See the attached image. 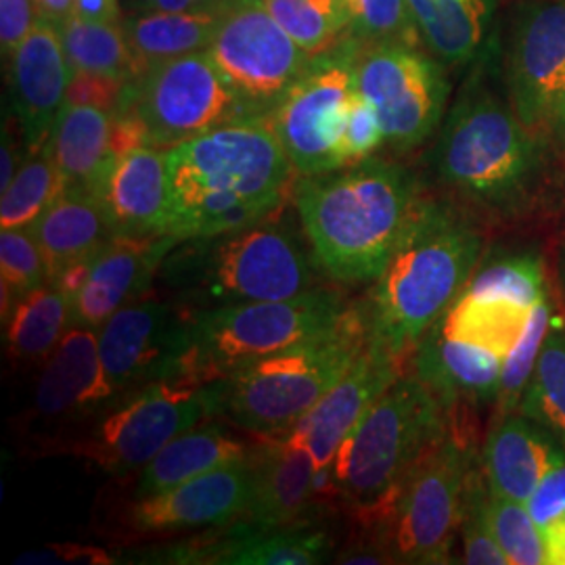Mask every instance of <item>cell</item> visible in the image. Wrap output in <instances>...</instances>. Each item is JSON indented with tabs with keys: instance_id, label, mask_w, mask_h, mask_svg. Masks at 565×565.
I'll use <instances>...</instances> for the list:
<instances>
[{
	"instance_id": "cell-1",
	"label": "cell",
	"mask_w": 565,
	"mask_h": 565,
	"mask_svg": "<svg viewBox=\"0 0 565 565\" xmlns=\"http://www.w3.org/2000/svg\"><path fill=\"white\" fill-rule=\"evenodd\" d=\"M170 237L258 223L287 202L296 168L264 118L233 121L166 151Z\"/></svg>"
},
{
	"instance_id": "cell-2",
	"label": "cell",
	"mask_w": 565,
	"mask_h": 565,
	"mask_svg": "<svg viewBox=\"0 0 565 565\" xmlns=\"http://www.w3.org/2000/svg\"><path fill=\"white\" fill-rule=\"evenodd\" d=\"M422 198L411 170L377 158L302 177L294 189L312 256L340 285L380 279Z\"/></svg>"
},
{
	"instance_id": "cell-3",
	"label": "cell",
	"mask_w": 565,
	"mask_h": 565,
	"mask_svg": "<svg viewBox=\"0 0 565 565\" xmlns=\"http://www.w3.org/2000/svg\"><path fill=\"white\" fill-rule=\"evenodd\" d=\"M473 70L446 116L431 151L436 177L457 198L492 218L527 214L546 181L545 139L520 120L511 99Z\"/></svg>"
},
{
	"instance_id": "cell-4",
	"label": "cell",
	"mask_w": 565,
	"mask_h": 565,
	"mask_svg": "<svg viewBox=\"0 0 565 565\" xmlns=\"http://www.w3.org/2000/svg\"><path fill=\"white\" fill-rule=\"evenodd\" d=\"M480 226L459 205L424 195L394 256L369 294L371 340L408 359L476 273Z\"/></svg>"
},
{
	"instance_id": "cell-5",
	"label": "cell",
	"mask_w": 565,
	"mask_h": 565,
	"mask_svg": "<svg viewBox=\"0 0 565 565\" xmlns=\"http://www.w3.org/2000/svg\"><path fill=\"white\" fill-rule=\"evenodd\" d=\"M266 216L218 235L179 242L163 258V296L193 315L291 300L321 289L323 270L291 226Z\"/></svg>"
},
{
	"instance_id": "cell-6",
	"label": "cell",
	"mask_w": 565,
	"mask_h": 565,
	"mask_svg": "<svg viewBox=\"0 0 565 565\" xmlns=\"http://www.w3.org/2000/svg\"><path fill=\"white\" fill-rule=\"evenodd\" d=\"M448 425L450 413L408 366L338 448L329 467L333 494L361 524H373Z\"/></svg>"
},
{
	"instance_id": "cell-7",
	"label": "cell",
	"mask_w": 565,
	"mask_h": 565,
	"mask_svg": "<svg viewBox=\"0 0 565 565\" xmlns=\"http://www.w3.org/2000/svg\"><path fill=\"white\" fill-rule=\"evenodd\" d=\"M371 340L364 303H348L321 333L247 364L226 380L224 413L245 431L279 438L342 380Z\"/></svg>"
},
{
	"instance_id": "cell-8",
	"label": "cell",
	"mask_w": 565,
	"mask_h": 565,
	"mask_svg": "<svg viewBox=\"0 0 565 565\" xmlns=\"http://www.w3.org/2000/svg\"><path fill=\"white\" fill-rule=\"evenodd\" d=\"M478 467L463 417L450 415L445 436L431 446L369 525L390 564H450L461 534L467 486Z\"/></svg>"
},
{
	"instance_id": "cell-9",
	"label": "cell",
	"mask_w": 565,
	"mask_h": 565,
	"mask_svg": "<svg viewBox=\"0 0 565 565\" xmlns=\"http://www.w3.org/2000/svg\"><path fill=\"white\" fill-rule=\"evenodd\" d=\"M226 380L186 371L121 394L99 415L81 455L111 476L141 471L163 446L224 413Z\"/></svg>"
},
{
	"instance_id": "cell-10",
	"label": "cell",
	"mask_w": 565,
	"mask_h": 565,
	"mask_svg": "<svg viewBox=\"0 0 565 565\" xmlns=\"http://www.w3.org/2000/svg\"><path fill=\"white\" fill-rule=\"evenodd\" d=\"M345 308L340 291L321 287L291 300L200 312L193 319L189 371L210 380H228L243 366L321 333Z\"/></svg>"
},
{
	"instance_id": "cell-11",
	"label": "cell",
	"mask_w": 565,
	"mask_h": 565,
	"mask_svg": "<svg viewBox=\"0 0 565 565\" xmlns=\"http://www.w3.org/2000/svg\"><path fill=\"white\" fill-rule=\"evenodd\" d=\"M120 114L139 121L149 147L172 149L233 121L256 120L205 51L163 61L126 82Z\"/></svg>"
},
{
	"instance_id": "cell-12",
	"label": "cell",
	"mask_w": 565,
	"mask_h": 565,
	"mask_svg": "<svg viewBox=\"0 0 565 565\" xmlns=\"http://www.w3.org/2000/svg\"><path fill=\"white\" fill-rule=\"evenodd\" d=\"M359 51L361 42L345 34L335 46L315 55L302 78L264 118L300 177L343 168V126L356 95Z\"/></svg>"
},
{
	"instance_id": "cell-13",
	"label": "cell",
	"mask_w": 565,
	"mask_h": 565,
	"mask_svg": "<svg viewBox=\"0 0 565 565\" xmlns=\"http://www.w3.org/2000/svg\"><path fill=\"white\" fill-rule=\"evenodd\" d=\"M205 53L256 118H266L312 63L264 0H224Z\"/></svg>"
},
{
	"instance_id": "cell-14",
	"label": "cell",
	"mask_w": 565,
	"mask_h": 565,
	"mask_svg": "<svg viewBox=\"0 0 565 565\" xmlns=\"http://www.w3.org/2000/svg\"><path fill=\"white\" fill-rule=\"evenodd\" d=\"M356 90L375 107L385 142L398 151L424 145L445 118L443 63L411 44H361Z\"/></svg>"
},
{
	"instance_id": "cell-15",
	"label": "cell",
	"mask_w": 565,
	"mask_h": 565,
	"mask_svg": "<svg viewBox=\"0 0 565 565\" xmlns=\"http://www.w3.org/2000/svg\"><path fill=\"white\" fill-rule=\"evenodd\" d=\"M507 90L520 120L546 142L565 141V0H530L515 13Z\"/></svg>"
},
{
	"instance_id": "cell-16",
	"label": "cell",
	"mask_w": 565,
	"mask_h": 565,
	"mask_svg": "<svg viewBox=\"0 0 565 565\" xmlns=\"http://www.w3.org/2000/svg\"><path fill=\"white\" fill-rule=\"evenodd\" d=\"M195 315L166 296H145L120 308L99 333L103 366L126 394L163 377L186 373Z\"/></svg>"
},
{
	"instance_id": "cell-17",
	"label": "cell",
	"mask_w": 565,
	"mask_h": 565,
	"mask_svg": "<svg viewBox=\"0 0 565 565\" xmlns=\"http://www.w3.org/2000/svg\"><path fill=\"white\" fill-rule=\"evenodd\" d=\"M333 553V541L324 530L308 524L256 530L231 524L228 530L200 541L162 546L137 553L141 564L195 565H317Z\"/></svg>"
},
{
	"instance_id": "cell-18",
	"label": "cell",
	"mask_w": 565,
	"mask_h": 565,
	"mask_svg": "<svg viewBox=\"0 0 565 565\" xmlns=\"http://www.w3.org/2000/svg\"><path fill=\"white\" fill-rule=\"evenodd\" d=\"M406 361L408 359L392 354L382 343L369 340L363 354L342 380L289 431L308 448L319 471H329L338 448L361 422L369 406L408 369Z\"/></svg>"
},
{
	"instance_id": "cell-19",
	"label": "cell",
	"mask_w": 565,
	"mask_h": 565,
	"mask_svg": "<svg viewBox=\"0 0 565 565\" xmlns=\"http://www.w3.org/2000/svg\"><path fill=\"white\" fill-rule=\"evenodd\" d=\"M252 492V455L184 484L137 499L130 525L139 534L226 527L239 520Z\"/></svg>"
},
{
	"instance_id": "cell-20",
	"label": "cell",
	"mask_w": 565,
	"mask_h": 565,
	"mask_svg": "<svg viewBox=\"0 0 565 565\" xmlns=\"http://www.w3.org/2000/svg\"><path fill=\"white\" fill-rule=\"evenodd\" d=\"M72 67L63 49L60 25L36 21L30 36L9 57L11 114L20 121L28 156L42 149L67 99Z\"/></svg>"
},
{
	"instance_id": "cell-21",
	"label": "cell",
	"mask_w": 565,
	"mask_h": 565,
	"mask_svg": "<svg viewBox=\"0 0 565 565\" xmlns=\"http://www.w3.org/2000/svg\"><path fill=\"white\" fill-rule=\"evenodd\" d=\"M177 237H114L90 260L72 298V327L99 331L120 308L151 294Z\"/></svg>"
},
{
	"instance_id": "cell-22",
	"label": "cell",
	"mask_w": 565,
	"mask_h": 565,
	"mask_svg": "<svg viewBox=\"0 0 565 565\" xmlns=\"http://www.w3.org/2000/svg\"><path fill=\"white\" fill-rule=\"evenodd\" d=\"M323 473L291 434L268 438L252 452V492L243 524L256 530L308 524Z\"/></svg>"
},
{
	"instance_id": "cell-23",
	"label": "cell",
	"mask_w": 565,
	"mask_h": 565,
	"mask_svg": "<svg viewBox=\"0 0 565 565\" xmlns=\"http://www.w3.org/2000/svg\"><path fill=\"white\" fill-rule=\"evenodd\" d=\"M166 151L137 147L118 156L95 186L114 237H170Z\"/></svg>"
},
{
	"instance_id": "cell-24",
	"label": "cell",
	"mask_w": 565,
	"mask_h": 565,
	"mask_svg": "<svg viewBox=\"0 0 565 565\" xmlns=\"http://www.w3.org/2000/svg\"><path fill=\"white\" fill-rule=\"evenodd\" d=\"M408 366L450 415L497 403L503 359L446 335L438 321L415 345Z\"/></svg>"
},
{
	"instance_id": "cell-25",
	"label": "cell",
	"mask_w": 565,
	"mask_h": 565,
	"mask_svg": "<svg viewBox=\"0 0 565 565\" xmlns=\"http://www.w3.org/2000/svg\"><path fill=\"white\" fill-rule=\"evenodd\" d=\"M121 394L105 373L99 333L70 327L42 369L36 387V413L49 419L102 415Z\"/></svg>"
},
{
	"instance_id": "cell-26",
	"label": "cell",
	"mask_w": 565,
	"mask_h": 565,
	"mask_svg": "<svg viewBox=\"0 0 565 565\" xmlns=\"http://www.w3.org/2000/svg\"><path fill=\"white\" fill-rule=\"evenodd\" d=\"M562 457L564 446L543 425L522 413H509L499 415L488 431L482 469L492 494L527 503Z\"/></svg>"
},
{
	"instance_id": "cell-27",
	"label": "cell",
	"mask_w": 565,
	"mask_h": 565,
	"mask_svg": "<svg viewBox=\"0 0 565 565\" xmlns=\"http://www.w3.org/2000/svg\"><path fill=\"white\" fill-rule=\"evenodd\" d=\"M32 233L41 245L49 282L57 281L76 264L90 263L114 239L97 195L78 186H65Z\"/></svg>"
},
{
	"instance_id": "cell-28",
	"label": "cell",
	"mask_w": 565,
	"mask_h": 565,
	"mask_svg": "<svg viewBox=\"0 0 565 565\" xmlns=\"http://www.w3.org/2000/svg\"><path fill=\"white\" fill-rule=\"evenodd\" d=\"M254 448L245 445L239 436L226 431L223 425H198L163 446L142 467L132 494L135 499H142L184 484L207 471L242 461L254 452Z\"/></svg>"
},
{
	"instance_id": "cell-29",
	"label": "cell",
	"mask_w": 565,
	"mask_h": 565,
	"mask_svg": "<svg viewBox=\"0 0 565 565\" xmlns=\"http://www.w3.org/2000/svg\"><path fill=\"white\" fill-rule=\"evenodd\" d=\"M111 111L65 102L49 139L63 186L95 191L109 163L118 158L111 149Z\"/></svg>"
},
{
	"instance_id": "cell-30",
	"label": "cell",
	"mask_w": 565,
	"mask_h": 565,
	"mask_svg": "<svg viewBox=\"0 0 565 565\" xmlns=\"http://www.w3.org/2000/svg\"><path fill=\"white\" fill-rule=\"evenodd\" d=\"M218 13L221 11H130L121 15L132 78L163 61L205 51L214 36Z\"/></svg>"
},
{
	"instance_id": "cell-31",
	"label": "cell",
	"mask_w": 565,
	"mask_h": 565,
	"mask_svg": "<svg viewBox=\"0 0 565 565\" xmlns=\"http://www.w3.org/2000/svg\"><path fill=\"white\" fill-rule=\"evenodd\" d=\"M429 53L443 65L478 57L490 20L488 0H408Z\"/></svg>"
},
{
	"instance_id": "cell-32",
	"label": "cell",
	"mask_w": 565,
	"mask_h": 565,
	"mask_svg": "<svg viewBox=\"0 0 565 565\" xmlns=\"http://www.w3.org/2000/svg\"><path fill=\"white\" fill-rule=\"evenodd\" d=\"M532 312L534 308L515 300L461 291L438 323L446 335L480 345L505 361L511 348L522 338Z\"/></svg>"
},
{
	"instance_id": "cell-33",
	"label": "cell",
	"mask_w": 565,
	"mask_h": 565,
	"mask_svg": "<svg viewBox=\"0 0 565 565\" xmlns=\"http://www.w3.org/2000/svg\"><path fill=\"white\" fill-rule=\"evenodd\" d=\"M72 327V298L55 282L21 298L9 315V352L13 361H46Z\"/></svg>"
},
{
	"instance_id": "cell-34",
	"label": "cell",
	"mask_w": 565,
	"mask_h": 565,
	"mask_svg": "<svg viewBox=\"0 0 565 565\" xmlns=\"http://www.w3.org/2000/svg\"><path fill=\"white\" fill-rule=\"evenodd\" d=\"M60 32L72 72L132 78L121 21L84 20L74 13L61 23Z\"/></svg>"
},
{
	"instance_id": "cell-35",
	"label": "cell",
	"mask_w": 565,
	"mask_h": 565,
	"mask_svg": "<svg viewBox=\"0 0 565 565\" xmlns=\"http://www.w3.org/2000/svg\"><path fill=\"white\" fill-rule=\"evenodd\" d=\"M518 413L543 425L565 450V323L553 319Z\"/></svg>"
},
{
	"instance_id": "cell-36",
	"label": "cell",
	"mask_w": 565,
	"mask_h": 565,
	"mask_svg": "<svg viewBox=\"0 0 565 565\" xmlns=\"http://www.w3.org/2000/svg\"><path fill=\"white\" fill-rule=\"evenodd\" d=\"M63 189L60 168L53 158L51 145L46 142L42 149L28 156L9 189L2 191V231L32 228Z\"/></svg>"
},
{
	"instance_id": "cell-37",
	"label": "cell",
	"mask_w": 565,
	"mask_h": 565,
	"mask_svg": "<svg viewBox=\"0 0 565 565\" xmlns=\"http://www.w3.org/2000/svg\"><path fill=\"white\" fill-rule=\"evenodd\" d=\"M282 30L308 55H321L348 34V0H264Z\"/></svg>"
},
{
	"instance_id": "cell-38",
	"label": "cell",
	"mask_w": 565,
	"mask_h": 565,
	"mask_svg": "<svg viewBox=\"0 0 565 565\" xmlns=\"http://www.w3.org/2000/svg\"><path fill=\"white\" fill-rule=\"evenodd\" d=\"M0 281H2V319L21 298L49 282V270L41 245L32 228H7L0 233Z\"/></svg>"
},
{
	"instance_id": "cell-39",
	"label": "cell",
	"mask_w": 565,
	"mask_h": 565,
	"mask_svg": "<svg viewBox=\"0 0 565 565\" xmlns=\"http://www.w3.org/2000/svg\"><path fill=\"white\" fill-rule=\"evenodd\" d=\"M463 291L507 298L534 308L541 300L548 298L545 266L534 254L501 258L476 268Z\"/></svg>"
},
{
	"instance_id": "cell-40",
	"label": "cell",
	"mask_w": 565,
	"mask_h": 565,
	"mask_svg": "<svg viewBox=\"0 0 565 565\" xmlns=\"http://www.w3.org/2000/svg\"><path fill=\"white\" fill-rule=\"evenodd\" d=\"M551 324H553V312H551L548 298H545L534 306V312L530 317V323L525 327L522 338L511 348V352L503 361L499 396L494 403L497 415L518 413L520 403L524 398L525 387L534 375L543 343L551 331Z\"/></svg>"
},
{
	"instance_id": "cell-41",
	"label": "cell",
	"mask_w": 565,
	"mask_h": 565,
	"mask_svg": "<svg viewBox=\"0 0 565 565\" xmlns=\"http://www.w3.org/2000/svg\"><path fill=\"white\" fill-rule=\"evenodd\" d=\"M490 525L509 565H551L545 539L527 505L490 492Z\"/></svg>"
},
{
	"instance_id": "cell-42",
	"label": "cell",
	"mask_w": 565,
	"mask_h": 565,
	"mask_svg": "<svg viewBox=\"0 0 565 565\" xmlns=\"http://www.w3.org/2000/svg\"><path fill=\"white\" fill-rule=\"evenodd\" d=\"M348 34L361 44H419V28L408 0H348Z\"/></svg>"
},
{
	"instance_id": "cell-43",
	"label": "cell",
	"mask_w": 565,
	"mask_h": 565,
	"mask_svg": "<svg viewBox=\"0 0 565 565\" xmlns=\"http://www.w3.org/2000/svg\"><path fill=\"white\" fill-rule=\"evenodd\" d=\"M490 488L486 482L482 465L473 469L467 499H465L461 539H463V564L509 565L503 548L497 543L490 525Z\"/></svg>"
},
{
	"instance_id": "cell-44",
	"label": "cell",
	"mask_w": 565,
	"mask_h": 565,
	"mask_svg": "<svg viewBox=\"0 0 565 565\" xmlns=\"http://www.w3.org/2000/svg\"><path fill=\"white\" fill-rule=\"evenodd\" d=\"M525 505L545 539L551 565H565V457L551 467Z\"/></svg>"
},
{
	"instance_id": "cell-45",
	"label": "cell",
	"mask_w": 565,
	"mask_h": 565,
	"mask_svg": "<svg viewBox=\"0 0 565 565\" xmlns=\"http://www.w3.org/2000/svg\"><path fill=\"white\" fill-rule=\"evenodd\" d=\"M384 142V128L375 107L356 90L343 126V168L369 160Z\"/></svg>"
},
{
	"instance_id": "cell-46",
	"label": "cell",
	"mask_w": 565,
	"mask_h": 565,
	"mask_svg": "<svg viewBox=\"0 0 565 565\" xmlns=\"http://www.w3.org/2000/svg\"><path fill=\"white\" fill-rule=\"evenodd\" d=\"M126 82H128L126 78H118V76L72 72L65 102L95 105V107H102V109L116 114Z\"/></svg>"
},
{
	"instance_id": "cell-47",
	"label": "cell",
	"mask_w": 565,
	"mask_h": 565,
	"mask_svg": "<svg viewBox=\"0 0 565 565\" xmlns=\"http://www.w3.org/2000/svg\"><path fill=\"white\" fill-rule=\"evenodd\" d=\"M41 20L34 0H0V46L2 57H11Z\"/></svg>"
},
{
	"instance_id": "cell-48",
	"label": "cell",
	"mask_w": 565,
	"mask_h": 565,
	"mask_svg": "<svg viewBox=\"0 0 565 565\" xmlns=\"http://www.w3.org/2000/svg\"><path fill=\"white\" fill-rule=\"evenodd\" d=\"M224 0H128L130 11H174V13H203L221 11Z\"/></svg>"
},
{
	"instance_id": "cell-49",
	"label": "cell",
	"mask_w": 565,
	"mask_h": 565,
	"mask_svg": "<svg viewBox=\"0 0 565 565\" xmlns=\"http://www.w3.org/2000/svg\"><path fill=\"white\" fill-rule=\"evenodd\" d=\"M76 13L84 20L121 21L118 0H76Z\"/></svg>"
},
{
	"instance_id": "cell-50",
	"label": "cell",
	"mask_w": 565,
	"mask_h": 565,
	"mask_svg": "<svg viewBox=\"0 0 565 565\" xmlns=\"http://www.w3.org/2000/svg\"><path fill=\"white\" fill-rule=\"evenodd\" d=\"M39 7V13L44 20L55 21L61 25L76 13V0H34Z\"/></svg>"
},
{
	"instance_id": "cell-51",
	"label": "cell",
	"mask_w": 565,
	"mask_h": 565,
	"mask_svg": "<svg viewBox=\"0 0 565 565\" xmlns=\"http://www.w3.org/2000/svg\"><path fill=\"white\" fill-rule=\"evenodd\" d=\"M555 277L565 300V237H562V242L557 243V249H555Z\"/></svg>"
}]
</instances>
